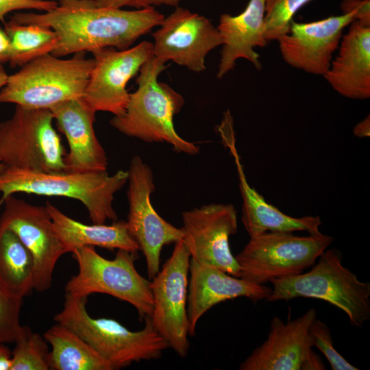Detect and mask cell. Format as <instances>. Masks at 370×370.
Masks as SVG:
<instances>
[{"label":"cell","mask_w":370,"mask_h":370,"mask_svg":"<svg viewBox=\"0 0 370 370\" xmlns=\"http://www.w3.org/2000/svg\"><path fill=\"white\" fill-rule=\"evenodd\" d=\"M12 19L21 24L47 26L59 42L51 54L72 53L112 47L130 48L142 36L162 23L164 16L155 8L126 10L97 6L94 0H58L53 10L42 14L18 12Z\"/></svg>","instance_id":"obj_1"},{"label":"cell","mask_w":370,"mask_h":370,"mask_svg":"<svg viewBox=\"0 0 370 370\" xmlns=\"http://www.w3.org/2000/svg\"><path fill=\"white\" fill-rule=\"evenodd\" d=\"M165 64L154 56L140 68L136 78L138 88L130 93L125 112L110 120V125L127 136L147 143H166L177 153L194 156L199 147L182 138L175 131V115L180 112L185 100L168 84L159 82Z\"/></svg>","instance_id":"obj_2"},{"label":"cell","mask_w":370,"mask_h":370,"mask_svg":"<svg viewBox=\"0 0 370 370\" xmlns=\"http://www.w3.org/2000/svg\"><path fill=\"white\" fill-rule=\"evenodd\" d=\"M127 171L112 175L107 171L87 173L44 172L3 167L0 171V204L9 196L24 193L65 197L78 200L93 223L118 220L113 206L114 195L127 182Z\"/></svg>","instance_id":"obj_3"},{"label":"cell","mask_w":370,"mask_h":370,"mask_svg":"<svg viewBox=\"0 0 370 370\" xmlns=\"http://www.w3.org/2000/svg\"><path fill=\"white\" fill-rule=\"evenodd\" d=\"M87 299L65 293L63 308L53 319L88 343L112 370L158 359L169 347L151 317L144 319L145 324L141 330L131 331L116 320L92 317L86 309Z\"/></svg>","instance_id":"obj_4"},{"label":"cell","mask_w":370,"mask_h":370,"mask_svg":"<svg viewBox=\"0 0 370 370\" xmlns=\"http://www.w3.org/2000/svg\"><path fill=\"white\" fill-rule=\"evenodd\" d=\"M342 260L339 250L326 249L309 271L272 279V291L266 301L321 299L342 310L352 325L362 327L370 319V283L360 281Z\"/></svg>","instance_id":"obj_5"},{"label":"cell","mask_w":370,"mask_h":370,"mask_svg":"<svg viewBox=\"0 0 370 370\" xmlns=\"http://www.w3.org/2000/svg\"><path fill=\"white\" fill-rule=\"evenodd\" d=\"M94 65V59L85 58L84 52L66 60L51 53L39 56L8 75L0 89V103L50 110L62 102L80 99Z\"/></svg>","instance_id":"obj_6"},{"label":"cell","mask_w":370,"mask_h":370,"mask_svg":"<svg viewBox=\"0 0 370 370\" xmlns=\"http://www.w3.org/2000/svg\"><path fill=\"white\" fill-rule=\"evenodd\" d=\"M71 254L78 271L66 284L65 293L84 297L92 293L107 294L130 304L143 319L152 316L151 282L136 269L137 254L118 249L114 258L108 260L92 246L76 249Z\"/></svg>","instance_id":"obj_7"},{"label":"cell","mask_w":370,"mask_h":370,"mask_svg":"<svg viewBox=\"0 0 370 370\" xmlns=\"http://www.w3.org/2000/svg\"><path fill=\"white\" fill-rule=\"evenodd\" d=\"M334 238L322 233L298 236L293 232H267L250 237L235 256L239 276L264 285L272 279L297 275L312 267Z\"/></svg>","instance_id":"obj_8"},{"label":"cell","mask_w":370,"mask_h":370,"mask_svg":"<svg viewBox=\"0 0 370 370\" xmlns=\"http://www.w3.org/2000/svg\"><path fill=\"white\" fill-rule=\"evenodd\" d=\"M50 110L16 106L0 122V161L5 167L64 171L66 149L53 125Z\"/></svg>","instance_id":"obj_9"},{"label":"cell","mask_w":370,"mask_h":370,"mask_svg":"<svg viewBox=\"0 0 370 370\" xmlns=\"http://www.w3.org/2000/svg\"><path fill=\"white\" fill-rule=\"evenodd\" d=\"M127 171L128 231L145 256L148 276L152 280L160 271L163 247L183 239L184 231L165 221L153 207L151 195L155 186L150 166L135 156Z\"/></svg>","instance_id":"obj_10"},{"label":"cell","mask_w":370,"mask_h":370,"mask_svg":"<svg viewBox=\"0 0 370 370\" xmlns=\"http://www.w3.org/2000/svg\"><path fill=\"white\" fill-rule=\"evenodd\" d=\"M190 261L183 240L175 243L170 258L151 280L153 325L178 356L185 358L190 347L187 297Z\"/></svg>","instance_id":"obj_11"},{"label":"cell","mask_w":370,"mask_h":370,"mask_svg":"<svg viewBox=\"0 0 370 370\" xmlns=\"http://www.w3.org/2000/svg\"><path fill=\"white\" fill-rule=\"evenodd\" d=\"M92 53L95 65L82 99L95 112L121 116L130 99L127 82L153 57V43L145 40L124 50L108 47Z\"/></svg>","instance_id":"obj_12"},{"label":"cell","mask_w":370,"mask_h":370,"mask_svg":"<svg viewBox=\"0 0 370 370\" xmlns=\"http://www.w3.org/2000/svg\"><path fill=\"white\" fill-rule=\"evenodd\" d=\"M183 241L190 260L217 267L238 278L239 267L229 239L238 231L237 213L232 204H210L182 213Z\"/></svg>","instance_id":"obj_13"},{"label":"cell","mask_w":370,"mask_h":370,"mask_svg":"<svg viewBox=\"0 0 370 370\" xmlns=\"http://www.w3.org/2000/svg\"><path fill=\"white\" fill-rule=\"evenodd\" d=\"M0 223L14 232L34 262V289L48 291L56 263L66 254L46 206L31 204L12 195L4 201Z\"/></svg>","instance_id":"obj_14"},{"label":"cell","mask_w":370,"mask_h":370,"mask_svg":"<svg viewBox=\"0 0 370 370\" xmlns=\"http://www.w3.org/2000/svg\"><path fill=\"white\" fill-rule=\"evenodd\" d=\"M317 318L314 308L284 323L274 317L264 342L239 366L240 370H325L321 358L313 351L309 328Z\"/></svg>","instance_id":"obj_15"},{"label":"cell","mask_w":370,"mask_h":370,"mask_svg":"<svg viewBox=\"0 0 370 370\" xmlns=\"http://www.w3.org/2000/svg\"><path fill=\"white\" fill-rule=\"evenodd\" d=\"M152 36L156 58L164 64L171 60L195 73L206 69L207 54L222 45L217 28L208 18L178 6Z\"/></svg>","instance_id":"obj_16"},{"label":"cell","mask_w":370,"mask_h":370,"mask_svg":"<svg viewBox=\"0 0 370 370\" xmlns=\"http://www.w3.org/2000/svg\"><path fill=\"white\" fill-rule=\"evenodd\" d=\"M354 21L351 14H342L309 23L292 21L289 32L278 39L283 60L295 69L323 76L343 29Z\"/></svg>","instance_id":"obj_17"},{"label":"cell","mask_w":370,"mask_h":370,"mask_svg":"<svg viewBox=\"0 0 370 370\" xmlns=\"http://www.w3.org/2000/svg\"><path fill=\"white\" fill-rule=\"evenodd\" d=\"M222 143L230 151L236 166L239 188L243 199L242 221L249 237L267 232L304 231L309 234L321 233L322 222L319 217L306 216L295 218L281 212L269 204L245 177L240 156L236 148V140L231 117H224L218 127Z\"/></svg>","instance_id":"obj_18"},{"label":"cell","mask_w":370,"mask_h":370,"mask_svg":"<svg viewBox=\"0 0 370 370\" xmlns=\"http://www.w3.org/2000/svg\"><path fill=\"white\" fill-rule=\"evenodd\" d=\"M50 111L69 147V153L64 157V171H107L106 153L97 138L93 127L96 112L82 98L59 103Z\"/></svg>","instance_id":"obj_19"},{"label":"cell","mask_w":370,"mask_h":370,"mask_svg":"<svg viewBox=\"0 0 370 370\" xmlns=\"http://www.w3.org/2000/svg\"><path fill=\"white\" fill-rule=\"evenodd\" d=\"M189 273L187 314L190 336L195 335L199 320L215 305L241 297L254 302L266 300L272 291L266 285L248 282L191 260Z\"/></svg>","instance_id":"obj_20"},{"label":"cell","mask_w":370,"mask_h":370,"mask_svg":"<svg viewBox=\"0 0 370 370\" xmlns=\"http://www.w3.org/2000/svg\"><path fill=\"white\" fill-rule=\"evenodd\" d=\"M264 13V0H249L239 14L221 15L217 29L223 47L217 73L219 79L233 70L241 58L249 61L257 70L262 69L260 55L254 48L264 47L268 42L265 38Z\"/></svg>","instance_id":"obj_21"},{"label":"cell","mask_w":370,"mask_h":370,"mask_svg":"<svg viewBox=\"0 0 370 370\" xmlns=\"http://www.w3.org/2000/svg\"><path fill=\"white\" fill-rule=\"evenodd\" d=\"M338 53L323 75L341 95L354 99L370 97V27L350 23L342 36Z\"/></svg>","instance_id":"obj_22"},{"label":"cell","mask_w":370,"mask_h":370,"mask_svg":"<svg viewBox=\"0 0 370 370\" xmlns=\"http://www.w3.org/2000/svg\"><path fill=\"white\" fill-rule=\"evenodd\" d=\"M45 206L66 253L86 246L123 249L134 254L139 251L137 243L128 231L126 221L116 220L110 225H88L67 216L49 201L45 203Z\"/></svg>","instance_id":"obj_23"},{"label":"cell","mask_w":370,"mask_h":370,"mask_svg":"<svg viewBox=\"0 0 370 370\" xmlns=\"http://www.w3.org/2000/svg\"><path fill=\"white\" fill-rule=\"evenodd\" d=\"M33 257L16 234L0 223V289L23 299L34 289Z\"/></svg>","instance_id":"obj_24"},{"label":"cell","mask_w":370,"mask_h":370,"mask_svg":"<svg viewBox=\"0 0 370 370\" xmlns=\"http://www.w3.org/2000/svg\"><path fill=\"white\" fill-rule=\"evenodd\" d=\"M43 336L51 347L49 369L112 370L88 343L64 325L56 323Z\"/></svg>","instance_id":"obj_25"},{"label":"cell","mask_w":370,"mask_h":370,"mask_svg":"<svg viewBox=\"0 0 370 370\" xmlns=\"http://www.w3.org/2000/svg\"><path fill=\"white\" fill-rule=\"evenodd\" d=\"M10 42L9 62L12 67L22 66L45 54L51 53L59 38L51 27L37 24H21L13 19L5 23Z\"/></svg>","instance_id":"obj_26"},{"label":"cell","mask_w":370,"mask_h":370,"mask_svg":"<svg viewBox=\"0 0 370 370\" xmlns=\"http://www.w3.org/2000/svg\"><path fill=\"white\" fill-rule=\"evenodd\" d=\"M12 352L10 370H49V344L31 330L18 340Z\"/></svg>","instance_id":"obj_27"},{"label":"cell","mask_w":370,"mask_h":370,"mask_svg":"<svg viewBox=\"0 0 370 370\" xmlns=\"http://www.w3.org/2000/svg\"><path fill=\"white\" fill-rule=\"evenodd\" d=\"M312 0H264L265 38L278 40L289 32L294 15Z\"/></svg>","instance_id":"obj_28"},{"label":"cell","mask_w":370,"mask_h":370,"mask_svg":"<svg viewBox=\"0 0 370 370\" xmlns=\"http://www.w3.org/2000/svg\"><path fill=\"white\" fill-rule=\"evenodd\" d=\"M23 299L9 295L0 289V343H16L30 330L21 324Z\"/></svg>","instance_id":"obj_29"},{"label":"cell","mask_w":370,"mask_h":370,"mask_svg":"<svg viewBox=\"0 0 370 370\" xmlns=\"http://www.w3.org/2000/svg\"><path fill=\"white\" fill-rule=\"evenodd\" d=\"M309 334L313 346L318 348L330 363L332 370H358L334 348L328 325L316 318L309 328Z\"/></svg>","instance_id":"obj_30"},{"label":"cell","mask_w":370,"mask_h":370,"mask_svg":"<svg viewBox=\"0 0 370 370\" xmlns=\"http://www.w3.org/2000/svg\"><path fill=\"white\" fill-rule=\"evenodd\" d=\"M58 5L52 0H0V21L5 23V16L13 11L21 10H37L50 11Z\"/></svg>","instance_id":"obj_31"},{"label":"cell","mask_w":370,"mask_h":370,"mask_svg":"<svg viewBox=\"0 0 370 370\" xmlns=\"http://www.w3.org/2000/svg\"><path fill=\"white\" fill-rule=\"evenodd\" d=\"M183 0H94L99 7L122 8L132 7L136 9L167 5L177 7Z\"/></svg>","instance_id":"obj_32"},{"label":"cell","mask_w":370,"mask_h":370,"mask_svg":"<svg viewBox=\"0 0 370 370\" xmlns=\"http://www.w3.org/2000/svg\"><path fill=\"white\" fill-rule=\"evenodd\" d=\"M340 9L343 14H351L354 21L370 27V0H342Z\"/></svg>","instance_id":"obj_33"},{"label":"cell","mask_w":370,"mask_h":370,"mask_svg":"<svg viewBox=\"0 0 370 370\" xmlns=\"http://www.w3.org/2000/svg\"><path fill=\"white\" fill-rule=\"evenodd\" d=\"M10 54V39L4 29L0 27V64L9 61Z\"/></svg>","instance_id":"obj_34"},{"label":"cell","mask_w":370,"mask_h":370,"mask_svg":"<svg viewBox=\"0 0 370 370\" xmlns=\"http://www.w3.org/2000/svg\"><path fill=\"white\" fill-rule=\"evenodd\" d=\"M12 352L3 343H0V370H10Z\"/></svg>","instance_id":"obj_35"},{"label":"cell","mask_w":370,"mask_h":370,"mask_svg":"<svg viewBox=\"0 0 370 370\" xmlns=\"http://www.w3.org/2000/svg\"><path fill=\"white\" fill-rule=\"evenodd\" d=\"M355 136L364 138L370 135V119L368 115L365 119L358 123L354 128Z\"/></svg>","instance_id":"obj_36"},{"label":"cell","mask_w":370,"mask_h":370,"mask_svg":"<svg viewBox=\"0 0 370 370\" xmlns=\"http://www.w3.org/2000/svg\"><path fill=\"white\" fill-rule=\"evenodd\" d=\"M8 75L5 71L3 66L0 64V89L6 84Z\"/></svg>","instance_id":"obj_37"},{"label":"cell","mask_w":370,"mask_h":370,"mask_svg":"<svg viewBox=\"0 0 370 370\" xmlns=\"http://www.w3.org/2000/svg\"><path fill=\"white\" fill-rule=\"evenodd\" d=\"M4 166L0 161V171L3 169Z\"/></svg>","instance_id":"obj_38"}]
</instances>
